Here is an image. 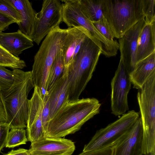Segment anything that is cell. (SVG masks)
<instances>
[{
	"instance_id": "6da1fadb",
	"label": "cell",
	"mask_w": 155,
	"mask_h": 155,
	"mask_svg": "<svg viewBox=\"0 0 155 155\" xmlns=\"http://www.w3.org/2000/svg\"><path fill=\"white\" fill-rule=\"evenodd\" d=\"M101 104L95 98L68 101L50 120L45 136L62 137L73 134L99 113Z\"/></svg>"
},
{
	"instance_id": "7a4b0ae2",
	"label": "cell",
	"mask_w": 155,
	"mask_h": 155,
	"mask_svg": "<svg viewBox=\"0 0 155 155\" xmlns=\"http://www.w3.org/2000/svg\"><path fill=\"white\" fill-rule=\"evenodd\" d=\"M14 81L8 89L1 91L10 129L27 127L29 111L28 97L34 87L31 71L13 69Z\"/></svg>"
},
{
	"instance_id": "3957f363",
	"label": "cell",
	"mask_w": 155,
	"mask_h": 155,
	"mask_svg": "<svg viewBox=\"0 0 155 155\" xmlns=\"http://www.w3.org/2000/svg\"><path fill=\"white\" fill-rule=\"evenodd\" d=\"M101 50L87 36L71 63L65 67L68 73V101L79 99L91 79Z\"/></svg>"
},
{
	"instance_id": "277c9868",
	"label": "cell",
	"mask_w": 155,
	"mask_h": 155,
	"mask_svg": "<svg viewBox=\"0 0 155 155\" xmlns=\"http://www.w3.org/2000/svg\"><path fill=\"white\" fill-rule=\"evenodd\" d=\"M103 12L114 38L119 39L145 18L143 0H103Z\"/></svg>"
},
{
	"instance_id": "5b68a950",
	"label": "cell",
	"mask_w": 155,
	"mask_h": 155,
	"mask_svg": "<svg viewBox=\"0 0 155 155\" xmlns=\"http://www.w3.org/2000/svg\"><path fill=\"white\" fill-rule=\"evenodd\" d=\"M67 34L66 29L58 26L45 37L34 58L31 71L34 87L40 89L42 94H46L47 84L50 68L54 61L62 49Z\"/></svg>"
},
{
	"instance_id": "8992f818",
	"label": "cell",
	"mask_w": 155,
	"mask_h": 155,
	"mask_svg": "<svg viewBox=\"0 0 155 155\" xmlns=\"http://www.w3.org/2000/svg\"><path fill=\"white\" fill-rule=\"evenodd\" d=\"M137 99L143 129V155L155 153V70L142 87Z\"/></svg>"
},
{
	"instance_id": "52a82bcc",
	"label": "cell",
	"mask_w": 155,
	"mask_h": 155,
	"mask_svg": "<svg viewBox=\"0 0 155 155\" xmlns=\"http://www.w3.org/2000/svg\"><path fill=\"white\" fill-rule=\"evenodd\" d=\"M140 117L134 110L129 111L117 120L97 131L83 152L113 148L126 135Z\"/></svg>"
},
{
	"instance_id": "ba28073f",
	"label": "cell",
	"mask_w": 155,
	"mask_h": 155,
	"mask_svg": "<svg viewBox=\"0 0 155 155\" xmlns=\"http://www.w3.org/2000/svg\"><path fill=\"white\" fill-rule=\"evenodd\" d=\"M62 6L58 0H45L37 13L31 38L39 45L45 37L62 22Z\"/></svg>"
},
{
	"instance_id": "9c48e42d",
	"label": "cell",
	"mask_w": 155,
	"mask_h": 155,
	"mask_svg": "<svg viewBox=\"0 0 155 155\" xmlns=\"http://www.w3.org/2000/svg\"><path fill=\"white\" fill-rule=\"evenodd\" d=\"M61 1L62 21L68 27H79L85 29L89 37L94 42L99 41L103 48L109 47L111 41L103 36L97 30L92 22L83 14L79 5V0H66Z\"/></svg>"
},
{
	"instance_id": "30bf717a",
	"label": "cell",
	"mask_w": 155,
	"mask_h": 155,
	"mask_svg": "<svg viewBox=\"0 0 155 155\" xmlns=\"http://www.w3.org/2000/svg\"><path fill=\"white\" fill-rule=\"evenodd\" d=\"M131 84L129 73L120 58L111 82V110L115 116L122 115L129 110L127 96Z\"/></svg>"
},
{
	"instance_id": "8fae6325",
	"label": "cell",
	"mask_w": 155,
	"mask_h": 155,
	"mask_svg": "<svg viewBox=\"0 0 155 155\" xmlns=\"http://www.w3.org/2000/svg\"><path fill=\"white\" fill-rule=\"evenodd\" d=\"M146 24L145 18L127 31L119 39L121 58L129 74L137 63V53L138 38L141 31Z\"/></svg>"
},
{
	"instance_id": "7c38bea8",
	"label": "cell",
	"mask_w": 155,
	"mask_h": 155,
	"mask_svg": "<svg viewBox=\"0 0 155 155\" xmlns=\"http://www.w3.org/2000/svg\"><path fill=\"white\" fill-rule=\"evenodd\" d=\"M75 149L70 140L45 136L31 143L28 151L30 155H71Z\"/></svg>"
},
{
	"instance_id": "4fadbf2b",
	"label": "cell",
	"mask_w": 155,
	"mask_h": 155,
	"mask_svg": "<svg viewBox=\"0 0 155 155\" xmlns=\"http://www.w3.org/2000/svg\"><path fill=\"white\" fill-rule=\"evenodd\" d=\"M143 129L139 117L125 137L113 148L112 155H143Z\"/></svg>"
},
{
	"instance_id": "5bb4252c",
	"label": "cell",
	"mask_w": 155,
	"mask_h": 155,
	"mask_svg": "<svg viewBox=\"0 0 155 155\" xmlns=\"http://www.w3.org/2000/svg\"><path fill=\"white\" fill-rule=\"evenodd\" d=\"M69 90L68 73L65 67L62 76L48 92L50 120L61 107L68 101Z\"/></svg>"
},
{
	"instance_id": "9a60e30c",
	"label": "cell",
	"mask_w": 155,
	"mask_h": 155,
	"mask_svg": "<svg viewBox=\"0 0 155 155\" xmlns=\"http://www.w3.org/2000/svg\"><path fill=\"white\" fill-rule=\"evenodd\" d=\"M62 48L65 67L71 63L80 49L85 37L89 35L81 27H68Z\"/></svg>"
},
{
	"instance_id": "2e32d148",
	"label": "cell",
	"mask_w": 155,
	"mask_h": 155,
	"mask_svg": "<svg viewBox=\"0 0 155 155\" xmlns=\"http://www.w3.org/2000/svg\"><path fill=\"white\" fill-rule=\"evenodd\" d=\"M0 45L8 53L18 57L25 50L33 47V41L20 30L12 33L0 32Z\"/></svg>"
},
{
	"instance_id": "e0dca14e",
	"label": "cell",
	"mask_w": 155,
	"mask_h": 155,
	"mask_svg": "<svg viewBox=\"0 0 155 155\" xmlns=\"http://www.w3.org/2000/svg\"><path fill=\"white\" fill-rule=\"evenodd\" d=\"M10 0L21 16V21L18 24L19 30L31 38L36 21L37 13L33 9L31 3L28 0Z\"/></svg>"
},
{
	"instance_id": "ac0fdd59",
	"label": "cell",
	"mask_w": 155,
	"mask_h": 155,
	"mask_svg": "<svg viewBox=\"0 0 155 155\" xmlns=\"http://www.w3.org/2000/svg\"><path fill=\"white\" fill-rule=\"evenodd\" d=\"M155 53V21L146 24L142 29L138 41L136 62Z\"/></svg>"
},
{
	"instance_id": "d6986e66",
	"label": "cell",
	"mask_w": 155,
	"mask_h": 155,
	"mask_svg": "<svg viewBox=\"0 0 155 155\" xmlns=\"http://www.w3.org/2000/svg\"><path fill=\"white\" fill-rule=\"evenodd\" d=\"M155 70V53L138 62L130 74V79L134 88H141L152 72Z\"/></svg>"
},
{
	"instance_id": "ffe728a7",
	"label": "cell",
	"mask_w": 155,
	"mask_h": 155,
	"mask_svg": "<svg viewBox=\"0 0 155 155\" xmlns=\"http://www.w3.org/2000/svg\"><path fill=\"white\" fill-rule=\"evenodd\" d=\"M103 0H79L80 8L91 22L104 18L103 12Z\"/></svg>"
},
{
	"instance_id": "44dd1931",
	"label": "cell",
	"mask_w": 155,
	"mask_h": 155,
	"mask_svg": "<svg viewBox=\"0 0 155 155\" xmlns=\"http://www.w3.org/2000/svg\"><path fill=\"white\" fill-rule=\"evenodd\" d=\"M65 68L64 57L62 49L57 54L50 68L45 96L47 95L48 92L55 83L62 76Z\"/></svg>"
},
{
	"instance_id": "7402d4cb",
	"label": "cell",
	"mask_w": 155,
	"mask_h": 155,
	"mask_svg": "<svg viewBox=\"0 0 155 155\" xmlns=\"http://www.w3.org/2000/svg\"><path fill=\"white\" fill-rule=\"evenodd\" d=\"M10 129L5 146L6 147L13 148L26 143L28 139L26 130L24 128H15Z\"/></svg>"
},
{
	"instance_id": "603a6c76",
	"label": "cell",
	"mask_w": 155,
	"mask_h": 155,
	"mask_svg": "<svg viewBox=\"0 0 155 155\" xmlns=\"http://www.w3.org/2000/svg\"><path fill=\"white\" fill-rule=\"evenodd\" d=\"M0 13L13 18L17 24L21 21L18 12L10 0H0Z\"/></svg>"
},
{
	"instance_id": "cb8c5ba5",
	"label": "cell",
	"mask_w": 155,
	"mask_h": 155,
	"mask_svg": "<svg viewBox=\"0 0 155 155\" xmlns=\"http://www.w3.org/2000/svg\"><path fill=\"white\" fill-rule=\"evenodd\" d=\"M0 66L12 69H21L26 67L25 61L14 55L8 56L0 54Z\"/></svg>"
},
{
	"instance_id": "d4e9b609",
	"label": "cell",
	"mask_w": 155,
	"mask_h": 155,
	"mask_svg": "<svg viewBox=\"0 0 155 155\" xmlns=\"http://www.w3.org/2000/svg\"><path fill=\"white\" fill-rule=\"evenodd\" d=\"M14 81L13 71L9 70L4 66H0V91L9 88Z\"/></svg>"
},
{
	"instance_id": "484cf974",
	"label": "cell",
	"mask_w": 155,
	"mask_h": 155,
	"mask_svg": "<svg viewBox=\"0 0 155 155\" xmlns=\"http://www.w3.org/2000/svg\"><path fill=\"white\" fill-rule=\"evenodd\" d=\"M143 11L146 24L155 21V0H143Z\"/></svg>"
},
{
	"instance_id": "4316f807",
	"label": "cell",
	"mask_w": 155,
	"mask_h": 155,
	"mask_svg": "<svg viewBox=\"0 0 155 155\" xmlns=\"http://www.w3.org/2000/svg\"><path fill=\"white\" fill-rule=\"evenodd\" d=\"M92 23L97 30L105 38L112 41H114L113 34L105 18Z\"/></svg>"
},
{
	"instance_id": "83f0119b",
	"label": "cell",
	"mask_w": 155,
	"mask_h": 155,
	"mask_svg": "<svg viewBox=\"0 0 155 155\" xmlns=\"http://www.w3.org/2000/svg\"><path fill=\"white\" fill-rule=\"evenodd\" d=\"M43 106L42 114V121L45 133L50 120L49 102L47 96L43 97Z\"/></svg>"
},
{
	"instance_id": "f1b7e54d",
	"label": "cell",
	"mask_w": 155,
	"mask_h": 155,
	"mask_svg": "<svg viewBox=\"0 0 155 155\" xmlns=\"http://www.w3.org/2000/svg\"><path fill=\"white\" fill-rule=\"evenodd\" d=\"M10 128L6 122H0V152L5 147Z\"/></svg>"
},
{
	"instance_id": "f546056e",
	"label": "cell",
	"mask_w": 155,
	"mask_h": 155,
	"mask_svg": "<svg viewBox=\"0 0 155 155\" xmlns=\"http://www.w3.org/2000/svg\"><path fill=\"white\" fill-rule=\"evenodd\" d=\"M15 23L13 18L0 13V32L5 31L11 24Z\"/></svg>"
},
{
	"instance_id": "4dcf8cb0",
	"label": "cell",
	"mask_w": 155,
	"mask_h": 155,
	"mask_svg": "<svg viewBox=\"0 0 155 155\" xmlns=\"http://www.w3.org/2000/svg\"><path fill=\"white\" fill-rule=\"evenodd\" d=\"M113 148L83 152L78 155H112Z\"/></svg>"
},
{
	"instance_id": "1f68e13d",
	"label": "cell",
	"mask_w": 155,
	"mask_h": 155,
	"mask_svg": "<svg viewBox=\"0 0 155 155\" xmlns=\"http://www.w3.org/2000/svg\"><path fill=\"white\" fill-rule=\"evenodd\" d=\"M7 114L1 91H0V122H6Z\"/></svg>"
},
{
	"instance_id": "d6a6232c",
	"label": "cell",
	"mask_w": 155,
	"mask_h": 155,
	"mask_svg": "<svg viewBox=\"0 0 155 155\" xmlns=\"http://www.w3.org/2000/svg\"><path fill=\"white\" fill-rule=\"evenodd\" d=\"M5 155H30L28 150L19 148L16 150H12Z\"/></svg>"
},
{
	"instance_id": "836d02e7",
	"label": "cell",
	"mask_w": 155,
	"mask_h": 155,
	"mask_svg": "<svg viewBox=\"0 0 155 155\" xmlns=\"http://www.w3.org/2000/svg\"><path fill=\"white\" fill-rule=\"evenodd\" d=\"M0 54L8 56H12L13 55L8 53L0 45Z\"/></svg>"
},
{
	"instance_id": "e575fe53",
	"label": "cell",
	"mask_w": 155,
	"mask_h": 155,
	"mask_svg": "<svg viewBox=\"0 0 155 155\" xmlns=\"http://www.w3.org/2000/svg\"><path fill=\"white\" fill-rule=\"evenodd\" d=\"M144 155H155V153H151Z\"/></svg>"
}]
</instances>
